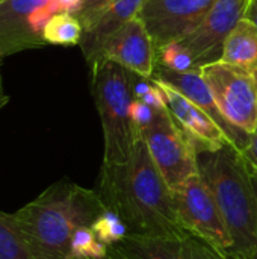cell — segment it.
Here are the masks:
<instances>
[{
	"mask_svg": "<svg viewBox=\"0 0 257 259\" xmlns=\"http://www.w3.org/2000/svg\"><path fill=\"white\" fill-rule=\"evenodd\" d=\"M8 102H9V97H8L5 93H2V94H0V109H2L5 105H8Z\"/></svg>",
	"mask_w": 257,
	"mask_h": 259,
	"instance_id": "83f0119b",
	"label": "cell"
},
{
	"mask_svg": "<svg viewBox=\"0 0 257 259\" xmlns=\"http://www.w3.org/2000/svg\"><path fill=\"white\" fill-rule=\"evenodd\" d=\"M151 77L168 83L170 87H173L174 90L182 93L185 97H188L191 102H194L198 108H201L208 115H211L214 118V121L223 129V132L226 134L229 141L238 150H242L247 146L250 135L238 127L232 126L230 123H227V120L223 117V114L212 96L211 88L208 87L204 77L201 76L200 68H194L189 71H176V70H170L167 67L156 64Z\"/></svg>",
	"mask_w": 257,
	"mask_h": 259,
	"instance_id": "4fadbf2b",
	"label": "cell"
},
{
	"mask_svg": "<svg viewBox=\"0 0 257 259\" xmlns=\"http://www.w3.org/2000/svg\"><path fill=\"white\" fill-rule=\"evenodd\" d=\"M156 82L165 94L168 111L185 134L195 155L208 150H218L226 144H232L223 129L201 108L168 83L158 79Z\"/></svg>",
	"mask_w": 257,
	"mask_h": 259,
	"instance_id": "8fae6325",
	"label": "cell"
},
{
	"mask_svg": "<svg viewBox=\"0 0 257 259\" xmlns=\"http://www.w3.org/2000/svg\"><path fill=\"white\" fill-rule=\"evenodd\" d=\"M250 0H215L198 26L179 42L189 53L195 68L217 62L236 23L244 18Z\"/></svg>",
	"mask_w": 257,
	"mask_h": 259,
	"instance_id": "ba28073f",
	"label": "cell"
},
{
	"mask_svg": "<svg viewBox=\"0 0 257 259\" xmlns=\"http://www.w3.org/2000/svg\"><path fill=\"white\" fill-rule=\"evenodd\" d=\"M95 190L59 181L14 212V219L35 259H70L79 228L91 226L105 211Z\"/></svg>",
	"mask_w": 257,
	"mask_h": 259,
	"instance_id": "7a4b0ae2",
	"label": "cell"
},
{
	"mask_svg": "<svg viewBox=\"0 0 257 259\" xmlns=\"http://www.w3.org/2000/svg\"><path fill=\"white\" fill-rule=\"evenodd\" d=\"M215 0H145L138 17L145 24L155 47L177 42L189 35Z\"/></svg>",
	"mask_w": 257,
	"mask_h": 259,
	"instance_id": "9c48e42d",
	"label": "cell"
},
{
	"mask_svg": "<svg viewBox=\"0 0 257 259\" xmlns=\"http://www.w3.org/2000/svg\"><path fill=\"white\" fill-rule=\"evenodd\" d=\"M91 229L98 237V240L108 246H117L129 235V229L124 225V222L109 209H105L94 220Z\"/></svg>",
	"mask_w": 257,
	"mask_h": 259,
	"instance_id": "ffe728a7",
	"label": "cell"
},
{
	"mask_svg": "<svg viewBox=\"0 0 257 259\" xmlns=\"http://www.w3.org/2000/svg\"><path fill=\"white\" fill-rule=\"evenodd\" d=\"M221 62L244 68L257 74V26L241 18L224 41Z\"/></svg>",
	"mask_w": 257,
	"mask_h": 259,
	"instance_id": "2e32d148",
	"label": "cell"
},
{
	"mask_svg": "<svg viewBox=\"0 0 257 259\" xmlns=\"http://www.w3.org/2000/svg\"><path fill=\"white\" fill-rule=\"evenodd\" d=\"M156 64L176 71H189L195 68L189 53L179 41L156 49Z\"/></svg>",
	"mask_w": 257,
	"mask_h": 259,
	"instance_id": "44dd1931",
	"label": "cell"
},
{
	"mask_svg": "<svg viewBox=\"0 0 257 259\" xmlns=\"http://www.w3.org/2000/svg\"><path fill=\"white\" fill-rule=\"evenodd\" d=\"M0 259H35L14 214L0 211Z\"/></svg>",
	"mask_w": 257,
	"mask_h": 259,
	"instance_id": "ac0fdd59",
	"label": "cell"
},
{
	"mask_svg": "<svg viewBox=\"0 0 257 259\" xmlns=\"http://www.w3.org/2000/svg\"><path fill=\"white\" fill-rule=\"evenodd\" d=\"M153 115H155V108L144 103L142 100L133 99V102H132V118H133V123H135L138 132H141L151 121Z\"/></svg>",
	"mask_w": 257,
	"mask_h": 259,
	"instance_id": "603a6c76",
	"label": "cell"
},
{
	"mask_svg": "<svg viewBox=\"0 0 257 259\" xmlns=\"http://www.w3.org/2000/svg\"><path fill=\"white\" fill-rule=\"evenodd\" d=\"M127 259H227L195 235H127L115 246Z\"/></svg>",
	"mask_w": 257,
	"mask_h": 259,
	"instance_id": "7c38bea8",
	"label": "cell"
},
{
	"mask_svg": "<svg viewBox=\"0 0 257 259\" xmlns=\"http://www.w3.org/2000/svg\"><path fill=\"white\" fill-rule=\"evenodd\" d=\"M111 0H83L80 8L73 14L79 18V21L82 23L83 30L89 29L91 24L95 21L97 15L105 9V6L109 3Z\"/></svg>",
	"mask_w": 257,
	"mask_h": 259,
	"instance_id": "7402d4cb",
	"label": "cell"
},
{
	"mask_svg": "<svg viewBox=\"0 0 257 259\" xmlns=\"http://www.w3.org/2000/svg\"><path fill=\"white\" fill-rule=\"evenodd\" d=\"M70 259H127L115 246H111L109 247V252L105 255V256H101V258H70Z\"/></svg>",
	"mask_w": 257,
	"mask_h": 259,
	"instance_id": "484cf974",
	"label": "cell"
},
{
	"mask_svg": "<svg viewBox=\"0 0 257 259\" xmlns=\"http://www.w3.org/2000/svg\"><path fill=\"white\" fill-rule=\"evenodd\" d=\"M95 191L105 208L124 222L129 235L182 237L189 234L177 217L173 190L162 178L141 137L127 162L101 164Z\"/></svg>",
	"mask_w": 257,
	"mask_h": 259,
	"instance_id": "6da1fadb",
	"label": "cell"
},
{
	"mask_svg": "<svg viewBox=\"0 0 257 259\" xmlns=\"http://www.w3.org/2000/svg\"><path fill=\"white\" fill-rule=\"evenodd\" d=\"M44 0H3L0 2V56L47 44L29 21L32 11Z\"/></svg>",
	"mask_w": 257,
	"mask_h": 259,
	"instance_id": "5bb4252c",
	"label": "cell"
},
{
	"mask_svg": "<svg viewBox=\"0 0 257 259\" xmlns=\"http://www.w3.org/2000/svg\"><path fill=\"white\" fill-rule=\"evenodd\" d=\"M56 2L59 3V6H61L62 12L74 14V12L80 8V5H82V2H83V0H56Z\"/></svg>",
	"mask_w": 257,
	"mask_h": 259,
	"instance_id": "d4e9b609",
	"label": "cell"
},
{
	"mask_svg": "<svg viewBox=\"0 0 257 259\" xmlns=\"http://www.w3.org/2000/svg\"><path fill=\"white\" fill-rule=\"evenodd\" d=\"M145 0H111L105 9L97 15L89 29L83 30L80 46L89 62H92L105 41L123 27L127 21L138 17L139 9Z\"/></svg>",
	"mask_w": 257,
	"mask_h": 259,
	"instance_id": "9a60e30c",
	"label": "cell"
},
{
	"mask_svg": "<svg viewBox=\"0 0 257 259\" xmlns=\"http://www.w3.org/2000/svg\"><path fill=\"white\" fill-rule=\"evenodd\" d=\"M173 200L177 217L186 232L198 237L224 258L230 259V235L215 199L201 176L194 175L179 187L173 188Z\"/></svg>",
	"mask_w": 257,
	"mask_h": 259,
	"instance_id": "52a82bcc",
	"label": "cell"
},
{
	"mask_svg": "<svg viewBox=\"0 0 257 259\" xmlns=\"http://www.w3.org/2000/svg\"><path fill=\"white\" fill-rule=\"evenodd\" d=\"M0 2H3V0H0Z\"/></svg>",
	"mask_w": 257,
	"mask_h": 259,
	"instance_id": "d6a6232c",
	"label": "cell"
},
{
	"mask_svg": "<svg viewBox=\"0 0 257 259\" xmlns=\"http://www.w3.org/2000/svg\"><path fill=\"white\" fill-rule=\"evenodd\" d=\"M253 182H254V188H256V194H257V178H254V176H253ZM253 259H257V253H256V256H254Z\"/></svg>",
	"mask_w": 257,
	"mask_h": 259,
	"instance_id": "f1b7e54d",
	"label": "cell"
},
{
	"mask_svg": "<svg viewBox=\"0 0 257 259\" xmlns=\"http://www.w3.org/2000/svg\"><path fill=\"white\" fill-rule=\"evenodd\" d=\"M244 17L248 18L250 21H253L257 26V3H248V8H247Z\"/></svg>",
	"mask_w": 257,
	"mask_h": 259,
	"instance_id": "4316f807",
	"label": "cell"
},
{
	"mask_svg": "<svg viewBox=\"0 0 257 259\" xmlns=\"http://www.w3.org/2000/svg\"><path fill=\"white\" fill-rule=\"evenodd\" d=\"M170 188L198 175L197 155L167 108L155 109L151 121L139 132Z\"/></svg>",
	"mask_w": 257,
	"mask_h": 259,
	"instance_id": "8992f818",
	"label": "cell"
},
{
	"mask_svg": "<svg viewBox=\"0 0 257 259\" xmlns=\"http://www.w3.org/2000/svg\"><path fill=\"white\" fill-rule=\"evenodd\" d=\"M44 2H47V0H44Z\"/></svg>",
	"mask_w": 257,
	"mask_h": 259,
	"instance_id": "1f68e13d",
	"label": "cell"
},
{
	"mask_svg": "<svg viewBox=\"0 0 257 259\" xmlns=\"http://www.w3.org/2000/svg\"><path fill=\"white\" fill-rule=\"evenodd\" d=\"M3 93V87H2V76H0V94Z\"/></svg>",
	"mask_w": 257,
	"mask_h": 259,
	"instance_id": "f546056e",
	"label": "cell"
},
{
	"mask_svg": "<svg viewBox=\"0 0 257 259\" xmlns=\"http://www.w3.org/2000/svg\"><path fill=\"white\" fill-rule=\"evenodd\" d=\"M251 176L257 178V129L250 135V140L247 143V146L239 150Z\"/></svg>",
	"mask_w": 257,
	"mask_h": 259,
	"instance_id": "cb8c5ba5",
	"label": "cell"
},
{
	"mask_svg": "<svg viewBox=\"0 0 257 259\" xmlns=\"http://www.w3.org/2000/svg\"><path fill=\"white\" fill-rule=\"evenodd\" d=\"M83 27L79 18L70 12H59L53 15L42 29V38L48 44L74 46L80 44Z\"/></svg>",
	"mask_w": 257,
	"mask_h": 259,
	"instance_id": "e0dca14e",
	"label": "cell"
},
{
	"mask_svg": "<svg viewBox=\"0 0 257 259\" xmlns=\"http://www.w3.org/2000/svg\"><path fill=\"white\" fill-rule=\"evenodd\" d=\"M197 164L230 235V259H253L257 253V194L241 152L226 144L198 153Z\"/></svg>",
	"mask_w": 257,
	"mask_h": 259,
	"instance_id": "3957f363",
	"label": "cell"
},
{
	"mask_svg": "<svg viewBox=\"0 0 257 259\" xmlns=\"http://www.w3.org/2000/svg\"><path fill=\"white\" fill-rule=\"evenodd\" d=\"M109 247L111 246L98 240L91 226H83L79 228L71 238L70 258H101L109 252Z\"/></svg>",
	"mask_w": 257,
	"mask_h": 259,
	"instance_id": "d6986e66",
	"label": "cell"
},
{
	"mask_svg": "<svg viewBox=\"0 0 257 259\" xmlns=\"http://www.w3.org/2000/svg\"><path fill=\"white\" fill-rule=\"evenodd\" d=\"M212 96L232 126L251 135L257 129V74L217 61L200 68Z\"/></svg>",
	"mask_w": 257,
	"mask_h": 259,
	"instance_id": "5b68a950",
	"label": "cell"
},
{
	"mask_svg": "<svg viewBox=\"0 0 257 259\" xmlns=\"http://www.w3.org/2000/svg\"><path fill=\"white\" fill-rule=\"evenodd\" d=\"M97 58H106L132 73L151 77L156 65V47L142 20L135 17L105 41Z\"/></svg>",
	"mask_w": 257,
	"mask_h": 259,
	"instance_id": "30bf717a",
	"label": "cell"
},
{
	"mask_svg": "<svg viewBox=\"0 0 257 259\" xmlns=\"http://www.w3.org/2000/svg\"><path fill=\"white\" fill-rule=\"evenodd\" d=\"M250 3H257V0H250Z\"/></svg>",
	"mask_w": 257,
	"mask_h": 259,
	"instance_id": "4dcf8cb0",
	"label": "cell"
},
{
	"mask_svg": "<svg viewBox=\"0 0 257 259\" xmlns=\"http://www.w3.org/2000/svg\"><path fill=\"white\" fill-rule=\"evenodd\" d=\"M92 64V93L103 127V164H124L141 137L132 118V88L129 71L106 58Z\"/></svg>",
	"mask_w": 257,
	"mask_h": 259,
	"instance_id": "277c9868",
	"label": "cell"
}]
</instances>
